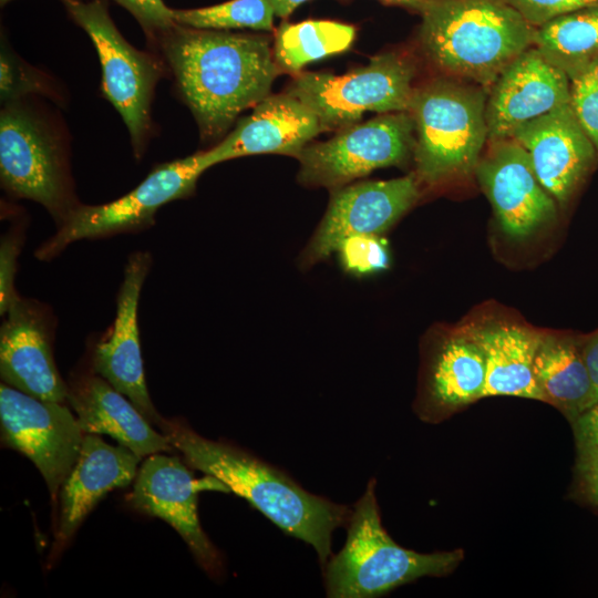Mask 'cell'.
<instances>
[{
	"label": "cell",
	"instance_id": "6da1fadb",
	"mask_svg": "<svg viewBox=\"0 0 598 598\" xmlns=\"http://www.w3.org/2000/svg\"><path fill=\"white\" fill-rule=\"evenodd\" d=\"M158 52L203 140L221 137L238 115L270 94L280 68L269 39L175 23L150 49Z\"/></svg>",
	"mask_w": 598,
	"mask_h": 598
},
{
	"label": "cell",
	"instance_id": "7a4b0ae2",
	"mask_svg": "<svg viewBox=\"0 0 598 598\" xmlns=\"http://www.w3.org/2000/svg\"><path fill=\"white\" fill-rule=\"evenodd\" d=\"M157 427L188 466L221 482L282 532L311 545L326 565L333 530L349 522L348 506L309 493L285 472L238 446L199 435L179 419L162 417Z\"/></svg>",
	"mask_w": 598,
	"mask_h": 598
},
{
	"label": "cell",
	"instance_id": "3957f363",
	"mask_svg": "<svg viewBox=\"0 0 598 598\" xmlns=\"http://www.w3.org/2000/svg\"><path fill=\"white\" fill-rule=\"evenodd\" d=\"M535 33L506 0H436L422 12L420 41L445 74L485 87L534 45Z\"/></svg>",
	"mask_w": 598,
	"mask_h": 598
},
{
	"label": "cell",
	"instance_id": "277c9868",
	"mask_svg": "<svg viewBox=\"0 0 598 598\" xmlns=\"http://www.w3.org/2000/svg\"><path fill=\"white\" fill-rule=\"evenodd\" d=\"M347 542L324 565L331 598H371L425 576H443L463 550L421 554L398 545L383 528L372 478L349 517Z\"/></svg>",
	"mask_w": 598,
	"mask_h": 598
},
{
	"label": "cell",
	"instance_id": "5b68a950",
	"mask_svg": "<svg viewBox=\"0 0 598 598\" xmlns=\"http://www.w3.org/2000/svg\"><path fill=\"white\" fill-rule=\"evenodd\" d=\"M31 96L2 104L0 181L12 197L41 204L59 226L81 203L70 169L66 130Z\"/></svg>",
	"mask_w": 598,
	"mask_h": 598
},
{
	"label": "cell",
	"instance_id": "8992f818",
	"mask_svg": "<svg viewBox=\"0 0 598 598\" xmlns=\"http://www.w3.org/2000/svg\"><path fill=\"white\" fill-rule=\"evenodd\" d=\"M486 100L483 86L457 79H436L414 90L409 113L419 183L434 186L474 172L487 142Z\"/></svg>",
	"mask_w": 598,
	"mask_h": 598
},
{
	"label": "cell",
	"instance_id": "52a82bcc",
	"mask_svg": "<svg viewBox=\"0 0 598 598\" xmlns=\"http://www.w3.org/2000/svg\"><path fill=\"white\" fill-rule=\"evenodd\" d=\"M71 19L90 37L102 70L101 93L130 134L136 159L155 134L152 102L159 80L169 74L158 52L134 48L115 27L105 0H63Z\"/></svg>",
	"mask_w": 598,
	"mask_h": 598
},
{
	"label": "cell",
	"instance_id": "ba28073f",
	"mask_svg": "<svg viewBox=\"0 0 598 598\" xmlns=\"http://www.w3.org/2000/svg\"><path fill=\"white\" fill-rule=\"evenodd\" d=\"M413 78L412 63L389 52L342 75L300 73L287 93L318 116L322 131H329L355 124L369 111L409 112L415 90Z\"/></svg>",
	"mask_w": 598,
	"mask_h": 598
},
{
	"label": "cell",
	"instance_id": "9c48e42d",
	"mask_svg": "<svg viewBox=\"0 0 598 598\" xmlns=\"http://www.w3.org/2000/svg\"><path fill=\"white\" fill-rule=\"evenodd\" d=\"M205 171L200 152L156 165L124 196L102 205L75 207L35 256L50 260L74 241L136 233L153 226L157 210L173 200L189 197Z\"/></svg>",
	"mask_w": 598,
	"mask_h": 598
},
{
	"label": "cell",
	"instance_id": "30bf717a",
	"mask_svg": "<svg viewBox=\"0 0 598 598\" xmlns=\"http://www.w3.org/2000/svg\"><path fill=\"white\" fill-rule=\"evenodd\" d=\"M414 122L409 112L384 113L342 128L326 142L306 145L296 157L297 179L331 190L381 167L400 165L414 148Z\"/></svg>",
	"mask_w": 598,
	"mask_h": 598
},
{
	"label": "cell",
	"instance_id": "8fae6325",
	"mask_svg": "<svg viewBox=\"0 0 598 598\" xmlns=\"http://www.w3.org/2000/svg\"><path fill=\"white\" fill-rule=\"evenodd\" d=\"M0 423L3 445L37 466L55 498L83 444L78 419L64 403L37 399L2 382Z\"/></svg>",
	"mask_w": 598,
	"mask_h": 598
},
{
	"label": "cell",
	"instance_id": "7c38bea8",
	"mask_svg": "<svg viewBox=\"0 0 598 598\" xmlns=\"http://www.w3.org/2000/svg\"><path fill=\"white\" fill-rule=\"evenodd\" d=\"M419 196L415 174L333 189L322 220L299 256V266L308 269L329 258L348 237L382 235L414 205Z\"/></svg>",
	"mask_w": 598,
	"mask_h": 598
},
{
	"label": "cell",
	"instance_id": "4fadbf2b",
	"mask_svg": "<svg viewBox=\"0 0 598 598\" xmlns=\"http://www.w3.org/2000/svg\"><path fill=\"white\" fill-rule=\"evenodd\" d=\"M474 173L509 238H526L556 217L555 199L539 183L525 148L514 138L489 142Z\"/></svg>",
	"mask_w": 598,
	"mask_h": 598
},
{
	"label": "cell",
	"instance_id": "5bb4252c",
	"mask_svg": "<svg viewBox=\"0 0 598 598\" xmlns=\"http://www.w3.org/2000/svg\"><path fill=\"white\" fill-rule=\"evenodd\" d=\"M196 481L177 456L155 453L138 467L128 502L136 511L158 517L183 538L200 567L212 576L221 571V558L202 528Z\"/></svg>",
	"mask_w": 598,
	"mask_h": 598
},
{
	"label": "cell",
	"instance_id": "9a60e30c",
	"mask_svg": "<svg viewBox=\"0 0 598 598\" xmlns=\"http://www.w3.org/2000/svg\"><path fill=\"white\" fill-rule=\"evenodd\" d=\"M152 257L137 251L128 257L120 287L112 327L94 348L93 372L128 398L152 425L163 417L155 409L145 382L137 310Z\"/></svg>",
	"mask_w": 598,
	"mask_h": 598
},
{
	"label": "cell",
	"instance_id": "2e32d148",
	"mask_svg": "<svg viewBox=\"0 0 598 598\" xmlns=\"http://www.w3.org/2000/svg\"><path fill=\"white\" fill-rule=\"evenodd\" d=\"M4 317L0 329L2 382L40 400L65 403L69 385L54 362L49 310L18 297Z\"/></svg>",
	"mask_w": 598,
	"mask_h": 598
},
{
	"label": "cell",
	"instance_id": "e0dca14e",
	"mask_svg": "<svg viewBox=\"0 0 598 598\" xmlns=\"http://www.w3.org/2000/svg\"><path fill=\"white\" fill-rule=\"evenodd\" d=\"M570 103V80L535 48L496 79L486 100L487 141L509 138L523 124Z\"/></svg>",
	"mask_w": 598,
	"mask_h": 598
},
{
	"label": "cell",
	"instance_id": "ac0fdd59",
	"mask_svg": "<svg viewBox=\"0 0 598 598\" xmlns=\"http://www.w3.org/2000/svg\"><path fill=\"white\" fill-rule=\"evenodd\" d=\"M527 152L546 192L565 205L598 155L570 103L519 126L511 136Z\"/></svg>",
	"mask_w": 598,
	"mask_h": 598
},
{
	"label": "cell",
	"instance_id": "d6986e66",
	"mask_svg": "<svg viewBox=\"0 0 598 598\" xmlns=\"http://www.w3.org/2000/svg\"><path fill=\"white\" fill-rule=\"evenodd\" d=\"M321 131L318 116L299 99L287 92L269 94L214 147L199 151L200 159L208 169L248 155L271 153L297 157Z\"/></svg>",
	"mask_w": 598,
	"mask_h": 598
},
{
	"label": "cell",
	"instance_id": "ffe728a7",
	"mask_svg": "<svg viewBox=\"0 0 598 598\" xmlns=\"http://www.w3.org/2000/svg\"><path fill=\"white\" fill-rule=\"evenodd\" d=\"M141 457L128 447L111 445L97 434H85L76 463L60 489V515L53 551L59 554L83 520L109 493L128 486Z\"/></svg>",
	"mask_w": 598,
	"mask_h": 598
},
{
	"label": "cell",
	"instance_id": "44dd1931",
	"mask_svg": "<svg viewBox=\"0 0 598 598\" xmlns=\"http://www.w3.org/2000/svg\"><path fill=\"white\" fill-rule=\"evenodd\" d=\"M68 401L84 434L110 435L141 458L173 450L128 398L94 372L71 381Z\"/></svg>",
	"mask_w": 598,
	"mask_h": 598
},
{
	"label": "cell",
	"instance_id": "7402d4cb",
	"mask_svg": "<svg viewBox=\"0 0 598 598\" xmlns=\"http://www.w3.org/2000/svg\"><path fill=\"white\" fill-rule=\"evenodd\" d=\"M464 334L482 349L486 360L484 398L512 395L544 401L533 373L543 334L508 323L470 328Z\"/></svg>",
	"mask_w": 598,
	"mask_h": 598
},
{
	"label": "cell",
	"instance_id": "603a6c76",
	"mask_svg": "<svg viewBox=\"0 0 598 598\" xmlns=\"http://www.w3.org/2000/svg\"><path fill=\"white\" fill-rule=\"evenodd\" d=\"M533 373L544 402L559 409L570 421L597 401L581 350L569 339L543 334Z\"/></svg>",
	"mask_w": 598,
	"mask_h": 598
},
{
	"label": "cell",
	"instance_id": "cb8c5ba5",
	"mask_svg": "<svg viewBox=\"0 0 598 598\" xmlns=\"http://www.w3.org/2000/svg\"><path fill=\"white\" fill-rule=\"evenodd\" d=\"M486 360L482 349L464 333L446 340L430 367V405L452 410L484 398Z\"/></svg>",
	"mask_w": 598,
	"mask_h": 598
},
{
	"label": "cell",
	"instance_id": "d4e9b609",
	"mask_svg": "<svg viewBox=\"0 0 598 598\" xmlns=\"http://www.w3.org/2000/svg\"><path fill=\"white\" fill-rule=\"evenodd\" d=\"M533 47L571 80L598 58V1L537 27Z\"/></svg>",
	"mask_w": 598,
	"mask_h": 598
},
{
	"label": "cell",
	"instance_id": "484cf974",
	"mask_svg": "<svg viewBox=\"0 0 598 598\" xmlns=\"http://www.w3.org/2000/svg\"><path fill=\"white\" fill-rule=\"evenodd\" d=\"M354 37L352 25L337 21L283 22L276 33L274 58L280 69L298 72L309 62L348 50Z\"/></svg>",
	"mask_w": 598,
	"mask_h": 598
},
{
	"label": "cell",
	"instance_id": "4316f807",
	"mask_svg": "<svg viewBox=\"0 0 598 598\" xmlns=\"http://www.w3.org/2000/svg\"><path fill=\"white\" fill-rule=\"evenodd\" d=\"M173 13L176 23L198 29H274L275 12L268 0H230L205 8L173 9Z\"/></svg>",
	"mask_w": 598,
	"mask_h": 598
},
{
	"label": "cell",
	"instance_id": "83f0119b",
	"mask_svg": "<svg viewBox=\"0 0 598 598\" xmlns=\"http://www.w3.org/2000/svg\"><path fill=\"white\" fill-rule=\"evenodd\" d=\"M29 96H42L58 104L65 102V94L54 78L27 63L2 40L0 51L1 103Z\"/></svg>",
	"mask_w": 598,
	"mask_h": 598
},
{
	"label": "cell",
	"instance_id": "f1b7e54d",
	"mask_svg": "<svg viewBox=\"0 0 598 598\" xmlns=\"http://www.w3.org/2000/svg\"><path fill=\"white\" fill-rule=\"evenodd\" d=\"M336 252L343 270L358 277L385 270L390 264L386 244L378 235L348 237Z\"/></svg>",
	"mask_w": 598,
	"mask_h": 598
},
{
	"label": "cell",
	"instance_id": "f546056e",
	"mask_svg": "<svg viewBox=\"0 0 598 598\" xmlns=\"http://www.w3.org/2000/svg\"><path fill=\"white\" fill-rule=\"evenodd\" d=\"M570 105L598 153V58L570 80Z\"/></svg>",
	"mask_w": 598,
	"mask_h": 598
},
{
	"label": "cell",
	"instance_id": "4dcf8cb0",
	"mask_svg": "<svg viewBox=\"0 0 598 598\" xmlns=\"http://www.w3.org/2000/svg\"><path fill=\"white\" fill-rule=\"evenodd\" d=\"M113 1L125 8L137 20L146 35L150 49L176 23L173 9H169L163 0Z\"/></svg>",
	"mask_w": 598,
	"mask_h": 598
},
{
	"label": "cell",
	"instance_id": "1f68e13d",
	"mask_svg": "<svg viewBox=\"0 0 598 598\" xmlns=\"http://www.w3.org/2000/svg\"><path fill=\"white\" fill-rule=\"evenodd\" d=\"M534 27L580 9L598 0H506Z\"/></svg>",
	"mask_w": 598,
	"mask_h": 598
},
{
	"label": "cell",
	"instance_id": "d6a6232c",
	"mask_svg": "<svg viewBox=\"0 0 598 598\" xmlns=\"http://www.w3.org/2000/svg\"><path fill=\"white\" fill-rule=\"evenodd\" d=\"M21 248L20 235H6L0 250V312L3 316L19 297L14 290L16 261Z\"/></svg>",
	"mask_w": 598,
	"mask_h": 598
},
{
	"label": "cell",
	"instance_id": "836d02e7",
	"mask_svg": "<svg viewBox=\"0 0 598 598\" xmlns=\"http://www.w3.org/2000/svg\"><path fill=\"white\" fill-rule=\"evenodd\" d=\"M578 458L598 456V401L573 421Z\"/></svg>",
	"mask_w": 598,
	"mask_h": 598
},
{
	"label": "cell",
	"instance_id": "e575fe53",
	"mask_svg": "<svg viewBox=\"0 0 598 598\" xmlns=\"http://www.w3.org/2000/svg\"><path fill=\"white\" fill-rule=\"evenodd\" d=\"M577 468L586 497L598 505V456L578 458Z\"/></svg>",
	"mask_w": 598,
	"mask_h": 598
},
{
	"label": "cell",
	"instance_id": "d590c367",
	"mask_svg": "<svg viewBox=\"0 0 598 598\" xmlns=\"http://www.w3.org/2000/svg\"><path fill=\"white\" fill-rule=\"evenodd\" d=\"M581 355L598 401V331L586 341L581 349Z\"/></svg>",
	"mask_w": 598,
	"mask_h": 598
},
{
	"label": "cell",
	"instance_id": "8d00e7d4",
	"mask_svg": "<svg viewBox=\"0 0 598 598\" xmlns=\"http://www.w3.org/2000/svg\"><path fill=\"white\" fill-rule=\"evenodd\" d=\"M270 6L272 7V10L275 12V16L280 18H286L290 16L296 8H298L301 3L306 2L307 0H268Z\"/></svg>",
	"mask_w": 598,
	"mask_h": 598
},
{
	"label": "cell",
	"instance_id": "74e56055",
	"mask_svg": "<svg viewBox=\"0 0 598 598\" xmlns=\"http://www.w3.org/2000/svg\"><path fill=\"white\" fill-rule=\"evenodd\" d=\"M388 3L403 6L419 12H424L436 0H382Z\"/></svg>",
	"mask_w": 598,
	"mask_h": 598
},
{
	"label": "cell",
	"instance_id": "f35d334b",
	"mask_svg": "<svg viewBox=\"0 0 598 598\" xmlns=\"http://www.w3.org/2000/svg\"><path fill=\"white\" fill-rule=\"evenodd\" d=\"M11 0H0V3L1 6H6L8 2H10Z\"/></svg>",
	"mask_w": 598,
	"mask_h": 598
}]
</instances>
